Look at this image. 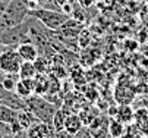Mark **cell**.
<instances>
[{"mask_svg": "<svg viewBox=\"0 0 148 138\" xmlns=\"http://www.w3.org/2000/svg\"><path fill=\"white\" fill-rule=\"evenodd\" d=\"M0 138H12V134H8V135H3V137H0Z\"/></svg>", "mask_w": 148, "mask_h": 138, "instance_id": "cell-23", "label": "cell"}, {"mask_svg": "<svg viewBox=\"0 0 148 138\" xmlns=\"http://www.w3.org/2000/svg\"><path fill=\"white\" fill-rule=\"evenodd\" d=\"M125 124L117 121L116 117H112L109 121V137L112 138H119L123 132H125Z\"/></svg>", "mask_w": 148, "mask_h": 138, "instance_id": "cell-14", "label": "cell"}, {"mask_svg": "<svg viewBox=\"0 0 148 138\" xmlns=\"http://www.w3.org/2000/svg\"><path fill=\"white\" fill-rule=\"evenodd\" d=\"M8 3H9V2H0V18H2V15H3V12H5Z\"/></svg>", "mask_w": 148, "mask_h": 138, "instance_id": "cell-18", "label": "cell"}, {"mask_svg": "<svg viewBox=\"0 0 148 138\" xmlns=\"http://www.w3.org/2000/svg\"><path fill=\"white\" fill-rule=\"evenodd\" d=\"M35 2L40 5V6H43V5H46V3H49L50 0H35Z\"/></svg>", "mask_w": 148, "mask_h": 138, "instance_id": "cell-20", "label": "cell"}, {"mask_svg": "<svg viewBox=\"0 0 148 138\" xmlns=\"http://www.w3.org/2000/svg\"><path fill=\"white\" fill-rule=\"evenodd\" d=\"M28 12L29 8L27 5V0H10L0 18V32L21 25L28 18Z\"/></svg>", "mask_w": 148, "mask_h": 138, "instance_id": "cell-1", "label": "cell"}, {"mask_svg": "<svg viewBox=\"0 0 148 138\" xmlns=\"http://www.w3.org/2000/svg\"><path fill=\"white\" fill-rule=\"evenodd\" d=\"M35 121H38L37 117H35V115L31 112V110H28V109H21L19 112H18V124H19V126H21V129H28Z\"/></svg>", "mask_w": 148, "mask_h": 138, "instance_id": "cell-10", "label": "cell"}, {"mask_svg": "<svg viewBox=\"0 0 148 138\" xmlns=\"http://www.w3.org/2000/svg\"><path fill=\"white\" fill-rule=\"evenodd\" d=\"M22 62L16 47H5L0 51V71L5 73H18Z\"/></svg>", "mask_w": 148, "mask_h": 138, "instance_id": "cell-4", "label": "cell"}, {"mask_svg": "<svg viewBox=\"0 0 148 138\" xmlns=\"http://www.w3.org/2000/svg\"><path fill=\"white\" fill-rule=\"evenodd\" d=\"M25 104H27V109L35 115V117L38 121L46 122L49 125H51L53 116H54L56 110L59 109V106H54L44 95L37 94V93H34L32 95L25 98Z\"/></svg>", "mask_w": 148, "mask_h": 138, "instance_id": "cell-2", "label": "cell"}, {"mask_svg": "<svg viewBox=\"0 0 148 138\" xmlns=\"http://www.w3.org/2000/svg\"><path fill=\"white\" fill-rule=\"evenodd\" d=\"M84 126V122L81 119V116L78 113H68L66 119H65V129H68L72 134H78Z\"/></svg>", "mask_w": 148, "mask_h": 138, "instance_id": "cell-9", "label": "cell"}, {"mask_svg": "<svg viewBox=\"0 0 148 138\" xmlns=\"http://www.w3.org/2000/svg\"><path fill=\"white\" fill-rule=\"evenodd\" d=\"M28 16L38 19L47 30H54V31H57L71 18V15L62 12V10L47 9V8H43V6H40L37 9H31L28 12Z\"/></svg>", "mask_w": 148, "mask_h": 138, "instance_id": "cell-3", "label": "cell"}, {"mask_svg": "<svg viewBox=\"0 0 148 138\" xmlns=\"http://www.w3.org/2000/svg\"><path fill=\"white\" fill-rule=\"evenodd\" d=\"M12 138H28V134L25 129H21V131H16L12 134Z\"/></svg>", "mask_w": 148, "mask_h": 138, "instance_id": "cell-17", "label": "cell"}, {"mask_svg": "<svg viewBox=\"0 0 148 138\" xmlns=\"http://www.w3.org/2000/svg\"><path fill=\"white\" fill-rule=\"evenodd\" d=\"M15 93L22 97L24 100L28 98L29 95H32L35 93V84H34V78L31 80H19L18 84H16V88H15Z\"/></svg>", "mask_w": 148, "mask_h": 138, "instance_id": "cell-8", "label": "cell"}, {"mask_svg": "<svg viewBox=\"0 0 148 138\" xmlns=\"http://www.w3.org/2000/svg\"><path fill=\"white\" fill-rule=\"evenodd\" d=\"M68 116V112L65 107H59L53 116V122H51V126L54 131H59V129H63L65 128V119Z\"/></svg>", "mask_w": 148, "mask_h": 138, "instance_id": "cell-13", "label": "cell"}, {"mask_svg": "<svg viewBox=\"0 0 148 138\" xmlns=\"http://www.w3.org/2000/svg\"><path fill=\"white\" fill-rule=\"evenodd\" d=\"M18 112L16 109H12L3 103H0V122L8 124L12 128V132L21 131V126L18 124Z\"/></svg>", "mask_w": 148, "mask_h": 138, "instance_id": "cell-6", "label": "cell"}, {"mask_svg": "<svg viewBox=\"0 0 148 138\" xmlns=\"http://www.w3.org/2000/svg\"><path fill=\"white\" fill-rule=\"evenodd\" d=\"M92 2H94V0H81V3H82L84 6H87V8H88V6H91V5H92Z\"/></svg>", "mask_w": 148, "mask_h": 138, "instance_id": "cell-19", "label": "cell"}, {"mask_svg": "<svg viewBox=\"0 0 148 138\" xmlns=\"http://www.w3.org/2000/svg\"><path fill=\"white\" fill-rule=\"evenodd\" d=\"M75 135L76 134H72V132H69L68 129H59V131H54V137L53 138H75Z\"/></svg>", "mask_w": 148, "mask_h": 138, "instance_id": "cell-15", "label": "cell"}, {"mask_svg": "<svg viewBox=\"0 0 148 138\" xmlns=\"http://www.w3.org/2000/svg\"><path fill=\"white\" fill-rule=\"evenodd\" d=\"M19 80H31V78H35L37 75V69H35V65L34 62H22V65H21L19 68Z\"/></svg>", "mask_w": 148, "mask_h": 138, "instance_id": "cell-11", "label": "cell"}, {"mask_svg": "<svg viewBox=\"0 0 148 138\" xmlns=\"http://www.w3.org/2000/svg\"><path fill=\"white\" fill-rule=\"evenodd\" d=\"M5 72H2V71H0V82H2V80H3V78H5Z\"/></svg>", "mask_w": 148, "mask_h": 138, "instance_id": "cell-21", "label": "cell"}, {"mask_svg": "<svg viewBox=\"0 0 148 138\" xmlns=\"http://www.w3.org/2000/svg\"><path fill=\"white\" fill-rule=\"evenodd\" d=\"M8 134H13V132H12V128H10V125H8V124H3V122H0V137L8 135Z\"/></svg>", "mask_w": 148, "mask_h": 138, "instance_id": "cell-16", "label": "cell"}, {"mask_svg": "<svg viewBox=\"0 0 148 138\" xmlns=\"http://www.w3.org/2000/svg\"><path fill=\"white\" fill-rule=\"evenodd\" d=\"M81 137H82V129H81V131H79V132L75 135V138H81Z\"/></svg>", "mask_w": 148, "mask_h": 138, "instance_id": "cell-22", "label": "cell"}, {"mask_svg": "<svg viewBox=\"0 0 148 138\" xmlns=\"http://www.w3.org/2000/svg\"><path fill=\"white\" fill-rule=\"evenodd\" d=\"M28 138H53L54 137V129L51 125L35 121L28 129H27Z\"/></svg>", "mask_w": 148, "mask_h": 138, "instance_id": "cell-5", "label": "cell"}, {"mask_svg": "<svg viewBox=\"0 0 148 138\" xmlns=\"http://www.w3.org/2000/svg\"><path fill=\"white\" fill-rule=\"evenodd\" d=\"M16 50L21 56V59L25 62H35V59L40 56L38 47L32 44V41H24L16 46Z\"/></svg>", "mask_w": 148, "mask_h": 138, "instance_id": "cell-7", "label": "cell"}, {"mask_svg": "<svg viewBox=\"0 0 148 138\" xmlns=\"http://www.w3.org/2000/svg\"><path fill=\"white\" fill-rule=\"evenodd\" d=\"M0 2H10V0H0Z\"/></svg>", "mask_w": 148, "mask_h": 138, "instance_id": "cell-24", "label": "cell"}, {"mask_svg": "<svg viewBox=\"0 0 148 138\" xmlns=\"http://www.w3.org/2000/svg\"><path fill=\"white\" fill-rule=\"evenodd\" d=\"M114 117H116L117 121H120V122H123V124L126 125V124H131V122L134 121L135 113H134V110H132L128 104H125V106H122V107L117 109Z\"/></svg>", "mask_w": 148, "mask_h": 138, "instance_id": "cell-12", "label": "cell"}]
</instances>
